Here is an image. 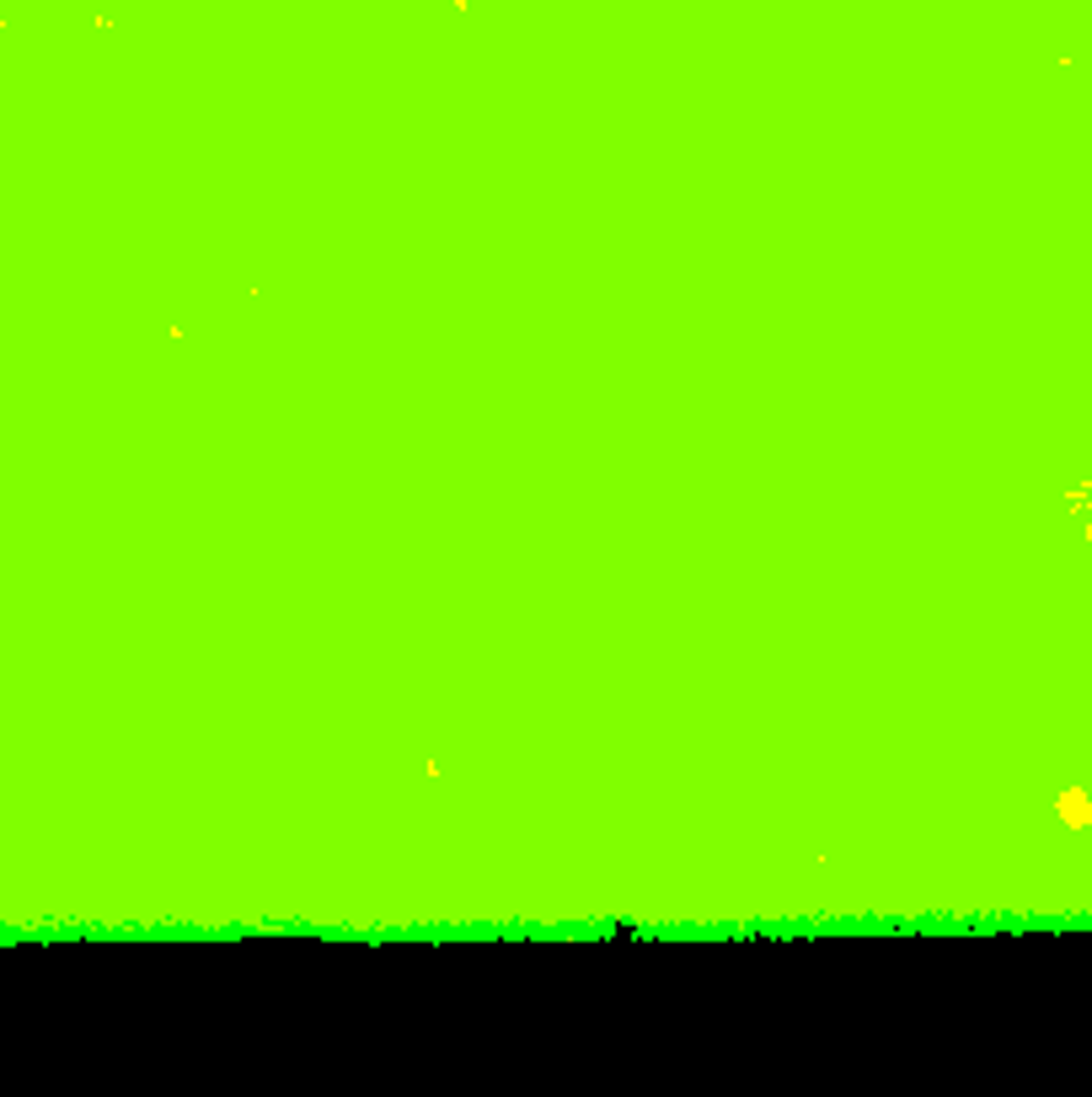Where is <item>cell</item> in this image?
I'll use <instances>...</instances> for the list:
<instances>
[{"label": "cell", "mask_w": 1092, "mask_h": 1097, "mask_svg": "<svg viewBox=\"0 0 1092 1097\" xmlns=\"http://www.w3.org/2000/svg\"><path fill=\"white\" fill-rule=\"evenodd\" d=\"M1060 814H1066V825H1087V819H1092V803L1081 798V792H1066V798H1060Z\"/></svg>", "instance_id": "1"}]
</instances>
